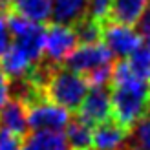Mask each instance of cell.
<instances>
[{
	"label": "cell",
	"instance_id": "cell-14",
	"mask_svg": "<svg viewBox=\"0 0 150 150\" xmlns=\"http://www.w3.org/2000/svg\"><path fill=\"white\" fill-rule=\"evenodd\" d=\"M20 150H70L62 132H33L20 143Z\"/></svg>",
	"mask_w": 150,
	"mask_h": 150
},
{
	"label": "cell",
	"instance_id": "cell-4",
	"mask_svg": "<svg viewBox=\"0 0 150 150\" xmlns=\"http://www.w3.org/2000/svg\"><path fill=\"white\" fill-rule=\"evenodd\" d=\"M70 121V112L46 97H39L28 104V130L31 132H62Z\"/></svg>",
	"mask_w": 150,
	"mask_h": 150
},
{
	"label": "cell",
	"instance_id": "cell-6",
	"mask_svg": "<svg viewBox=\"0 0 150 150\" xmlns=\"http://www.w3.org/2000/svg\"><path fill=\"white\" fill-rule=\"evenodd\" d=\"M114 57L106 50L103 42H95V44H79L71 53L66 57L64 61V68L75 71L79 75H88L90 71H93L101 66L112 64Z\"/></svg>",
	"mask_w": 150,
	"mask_h": 150
},
{
	"label": "cell",
	"instance_id": "cell-13",
	"mask_svg": "<svg viewBox=\"0 0 150 150\" xmlns=\"http://www.w3.org/2000/svg\"><path fill=\"white\" fill-rule=\"evenodd\" d=\"M148 7V0H112L110 18L119 24L134 26Z\"/></svg>",
	"mask_w": 150,
	"mask_h": 150
},
{
	"label": "cell",
	"instance_id": "cell-12",
	"mask_svg": "<svg viewBox=\"0 0 150 150\" xmlns=\"http://www.w3.org/2000/svg\"><path fill=\"white\" fill-rule=\"evenodd\" d=\"M33 62L28 59V55L24 51H20L15 44L11 42V48L6 51V55L0 59V71L4 75H7V79H24L28 77V73L31 71Z\"/></svg>",
	"mask_w": 150,
	"mask_h": 150
},
{
	"label": "cell",
	"instance_id": "cell-11",
	"mask_svg": "<svg viewBox=\"0 0 150 150\" xmlns=\"http://www.w3.org/2000/svg\"><path fill=\"white\" fill-rule=\"evenodd\" d=\"M88 0H51V20L55 24L73 26L86 17Z\"/></svg>",
	"mask_w": 150,
	"mask_h": 150
},
{
	"label": "cell",
	"instance_id": "cell-21",
	"mask_svg": "<svg viewBox=\"0 0 150 150\" xmlns=\"http://www.w3.org/2000/svg\"><path fill=\"white\" fill-rule=\"evenodd\" d=\"M134 141H136L137 150H150V112L136 125Z\"/></svg>",
	"mask_w": 150,
	"mask_h": 150
},
{
	"label": "cell",
	"instance_id": "cell-10",
	"mask_svg": "<svg viewBox=\"0 0 150 150\" xmlns=\"http://www.w3.org/2000/svg\"><path fill=\"white\" fill-rule=\"evenodd\" d=\"M126 139H128V128L108 119L93 128L92 150H121Z\"/></svg>",
	"mask_w": 150,
	"mask_h": 150
},
{
	"label": "cell",
	"instance_id": "cell-5",
	"mask_svg": "<svg viewBox=\"0 0 150 150\" xmlns=\"http://www.w3.org/2000/svg\"><path fill=\"white\" fill-rule=\"evenodd\" d=\"M101 39L106 50L112 53V57H117L121 61L128 59L143 44V39H141L137 29L126 24H119V22H114V20L108 22V24L106 22L103 24Z\"/></svg>",
	"mask_w": 150,
	"mask_h": 150
},
{
	"label": "cell",
	"instance_id": "cell-18",
	"mask_svg": "<svg viewBox=\"0 0 150 150\" xmlns=\"http://www.w3.org/2000/svg\"><path fill=\"white\" fill-rule=\"evenodd\" d=\"M73 31L75 37H77V42L79 44H95L101 40V28L103 24L95 22L93 18H81L77 24H73Z\"/></svg>",
	"mask_w": 150,
	"mask_h": 150
},
{
	"label": "cell",
	"instance_id": "cell-17",
	"mask_svg": "<svg viewBox=\"0 0 150 150\" xmlns=\"http://www.w3.org/2000/svg\"><path fill=\"white\" fill-rule=\"evenodd\" d=\"M126 64H128L130 71L136 77L143 81H150V44H141L128 57Z\"/></svg>",
	"mask_w": 150,
	"mask_h": 150
},
{
	"label": "cell",
	"instance_id": "cell-23",
	"mask_svg": "<svg viewBox=\"0 0 150 150\" xmlns=\"http://www.w3.org/2000/svg\"><path fill=\"white\" fill-rule=\"evenodd\" d=\"M0 150H20V137L0 130Z\"/></svg>",
	"mask_w": 150,
	"mask_h": 150
},
{
	"label": "cell",
	"instance_id": "cell-20",
	"mask_svg": "<svg viewBox=\"0 0 150 150\" xmlns=\"http://www.w3.org/2000/svg\"><path fill=\"white\" fill-rule=\"evenodd\" d=\"M112 11V0H88L86 6V17L93 18L99 24H104V20L110 17Z\"/></svg>",
	"mask_w": 150,
	"mask_h": 150
},
{
	"label": "cell",
	"instance_id": "cell-27",
	"mask_svg": "<svg viewBox=\"0 0 150 150\" xmlns=\"http://www.w3.org/2000/svg\"><path fill=\"white\" fill-rule=\"evenodd\" d=\"M0 4H2V2H0Z\"/></svg>",
	"mask_w": 150,
	"mask_h": 150
},
{
	"label": "cell",
	"instance_id": "cell-24",
	"mask_svg": "<svg viewBox=\"0 0 150 150\" xmlns=\"http://www.w3.org/2000/svg\"><path fill=\"white\" fill-rule=\"evenodd\" d=\"M137 26H139L137 31H139V35H141V39H145L146 44H150V7H146L145 13L141 15Z\"/></svg>",
	"mask_w": 150,
	"mask_h": 150
},
{
	"label": "cell",
	"instance_id": "cell-15",
	"mask_svg": "<svg viewBox=\"0 0 150 150\" xmlns=\"http://www.w3.org/2000/svg\"><path fill=\"white\" fill-rule=\"evenodd\" d=\"M13 13L35 24H44L51 18V0H11Z\"/></svg>",
	"mask_w": 150,
	"mask_h": 150
},
{
	"label": "cell",
	"instance_id": "cell-16",
	"mask_svg": "<svg viewBox=\"0 0 150 150\" xmlns=\"http://www.w3.org/2000/svg\"><path fill=\"white\" fill-rule=\"evenodd\" d=\"M70 150H92L93 145V126H90L82 119H71L66 126L64 134Z\"/></svg>",
	"mask_w": 150,
	"mask_h": 150
},
{
	"label": "cell",
	"instance_id": "cell-19",
	"mask_svg": "<svg viewBox=\"0 0 150 150\" xmlns=\"http://www.w3.org/2000/svg\"><path fill=\"white\" fill-rule=\"evenodd\" d=\"M112 73H114V62L90 71L88 75H84V79L92 88H108V84L112 82Z\"/></svg>",
	"mask_w": 150,
	"mask_h": 150
},
{
	"label": "cell",
	"instance_id": "cell-26",
	"mask_svg": "<svg viewBox=\"0 0 150 150\" xmlns=\"http://www.w3.org/2000/svg\"><path fill=\"white\" fill-rule=\"evenodd\" d=\"M0 2H4V4H9V2H11V0H0Z\"/></svg>",
	"mask_w": 150,
	"mask_h": 150
},
{
	"label": "cell",
	"instance_id": "cell-8",
	"mask_svg": "<svg viewBox=\"0 0 150 150\" xmlns=\"http://www.w3.org/2000/svg\"><path fill=\"white\" fill-rule=\"evenodd\" d=\"M79 119L90 126H97L108 121L112 115V97L108 88H92L84 95L79 106Z\"/></svg>",
	"mask_w": 150,
	"mask_h": 150
},
{
	"label": "cell",
	"instance_id": "cell-25",
	"mask_svg": "<svg viewBox=\"0 0 150 150\" xmlns=\"http://www.w3.org/2000/svg\"><path fill=\"white\" fill-rule=\"evenodd\" d=\"M11 99V81L0 71V108Z\"/></svg>",
	"mask_w": 150,
	"mask_h": 150
},
{
	"label": "cell",
	"instance_id": "cell-9",
	"mask_svg": "<svg viewBox=\"0 0 150 150\" xmlns=\"http://www.w3.org/2000/svg\"><path fill=\"white\" fill-rule=\"evenodd\" d=\"M0 130H6L17 137L28 132V104L20 99H9L0 108Z\"/></svg>",
	"mask_w": 150,
	"mask_h": 150
},
{
	"label": "cell",
	"instance_id": "cell-7",
	"mask_svg": "<svg viewBox=\"0 0 150 150\" xmlns=\"http://www.w3.org/2000/svg\"><path fill=\"white\" fill-rule=\"evenodd\" d=\"M79 46L77 37L71 26L51 24L44 28V50L42 57H46L51 64H61L66 61L71 51Z\"/></svg>",
	"mask_w": 150,
	"mask_h": 150
},
{
	"label": "cell",
	"instance_id": "cell-1",
	"mask_svg": "<svg viewBox=\"0 0 150 150\" xmlns=\"http://www.w3.org/2000/svg\"><path fill=\"white\" fill-rule=\"evenodd\" d=\"M114 90L112 97V115L114 121L125 128L136 126L150 110V84L148 81L136 77L126 61L114 64L112 73Z\"/></svg>",
	"mask_w": 150,
	"mask_h": 150
},
{
	"label": "cell",
	"instance_id": "cell-2",
	"mask_svg": "<svg viewBox=\"0 0 150 150\" xmlns=\"http://www.w3.org/2000/svg\"><path fill=\"white\" fill-rule=\"evenodd\" d=\"M90 86L82 75L66 68H55L50 71L44 82L42 95L48 101L66 108L68 112H77Z\"/></svg>",
	"mask_w": 150,
	"mask_h": 150
},
{
	"label": "cell",
	"instance_id": "cell-3",
	"mask_svg": "<svg viewBox=\"0 0 150 150\" xmlns=\"http://www.w3.org/2000/svg\"><path fill=\"white\" fill-rule=\"evenodd\" d=\"M7 26L11 31L13 44L20 51H24L33 64H37L42 59V50H44L42 24H35V22L20 17L17 13H11L7 15Z\"/></svg>",
	"mask_w": 150,
	"mask_h": 150
},
{
	"label": "cell",
	"instance_id": "cell-22",
	"mask_svg": "<svg viewBox=\"0 0 150 150\" xmlns=\"http://www.w3.org/2000/svg\"><path fill=\"white\" fill-rule=\"evenodd\" d=\"M11 42H13V39H11L9 26H7V15H4L0 11V59L11 48Z\"/></svg>",
	"mask_w": 150,
	"mask_h": 150
}]
</instances>
